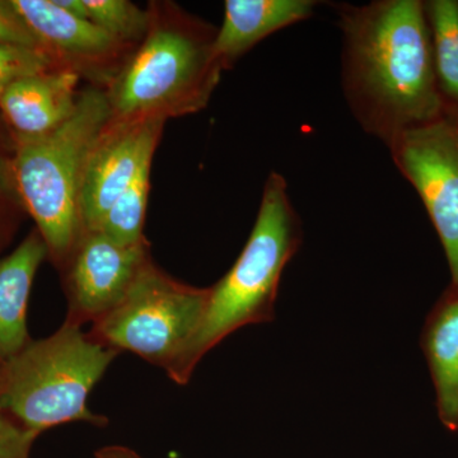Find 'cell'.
<instances>
[{
	"label": "cell",
	"mask_w": 458,
	"mask_h": 458,
	"mask_svg": "<svg viewBox=\"0 0 458 458\" xmlns=\"http://www.w3.org/2000/svg\"><path fill=\"white\" fill-rule=\"evenodd\" d=\"M342 84L364 131L390 146L445 111L434 71L424 2L376 0L339 4Z\"/></svg>",
	"instance_id": "1"
},
{
	"label": "cell",
	"mask_w": 458,
	"mask_h": 458,
	"mask_svg": "<svg viewBox=\"0 0 458 458\" xmlns=\"http://www.w3.org/2000/svg\"><path fill=\"white\" fill-rule=\"evenodd\" d=\"M143 41L107 87L111 123L182 117L204 110L221 82L218 29L172 2L148 4Z\"/></svg>",
	"instance_id": "2"
},
{
	"label": "cell",
	"mask_w": 458,
	"mask_h": 458,
	"mask_svg": "<svg viewBox=\"0 0 458 458\" xmlns=\"http://www.w3.org/2000/svg\"><path fill=\"white\" fill-rule=\"evenodd\" d=\"M302 222L278 172L265 181L251 234L233 267L209 288L197 335L172 370L174 384L186 385L199 364L225 337L249 325L276 318L280 279L302 245Z\"/></svg>",
	"instance_id": "3"
},
{
	"label": "cell",
	"mask_w": 458,
	"mask_h": 458,
	"mask_svg": "<svg viewBox=\"0 0 458 458\" xmlns=\"http://www.w3.org/2000/svg\"><path fill=\"white\" fill-rule=\"evenodd\" d=\"M110 119L106 90L89 86L81 89L77 106L64 123L38 137H16L12 165L18 195L59 271L83 236L84 174Z\"/></svg>",
	"instance_id": "4"
},
{
	"label": "cell",
	"mask_w": 458,
	"mask_h": 458,
	"mask_svg": "<svg viewBox=\"0 0 458 458\" xmlns=\"http://www.w3.org/2000/svg\"><path fill=\"white\" fill-rule=\"evenodd\" d=\"M119 354L64 322L0 369V406L38 436L74 421L106 427L108 419L90 411L87 403Z\"/></svg>",
	"instance_id": "5"
},
{
	"label": "cell",
	"mask_w": 458,
	"mask_h": 458,
	"mask_svg": "<svg viewBox=\"0 0 458 458\" xmlns=\"http://www.w3.org/2000/svg\"><path fill=\"white\" fill-rule=\"evenodd\" d=\"M209 288L172 278L149 261L122 303L95 322L93 339L114 351L134 352L170 375L197 335Z\"/></svg>",
	"instance_id": "6"
},
{
	"label": "cell",
	"mask_w": 458,
	"mask_h": 458,
	"mask_svg": "<svg viewBox=\"0 0 458 458\" xmlns=\"http://www.w3.org/2000/svg\"><path fill=\"white\" fill-rule=\"evenodd\" d=\"M397 170L414 186L458 285V120L451 114L401 134L387 147Z\"/></svg>",
	"instance_id": "7"
},
{
	"label": "cell",
	"mask_w": 458,
	"mask_h": 458,
	"mask_svg": "<svg viewBox=\"0 0 458 458\" xmlns=\"http://www.w3.org/2000/svg\"><path fill=\"white\" fill-rule=\"evenodd\" d=\"M149 261L152 256L147 240L123 246L102 232H84L60 270L68 300L65 322L82 327L104 318L122 303Z\"/></svg>",
	"instance_id": "8"
},
{
	"label": "cell",
	"mask_w": 458,
	"mask_h": 458,
	"mask_svg": "<svg viewBox=\"0 0 458 458\" xmlns=\"http://www.w3.org/2000/svg\"><path fill=\"white\" fill-rule=\"evenodd\" d=\"M18 13L59 64L106 89L135 47L95 23L57 7L54 0H11Z\"/></svg>",
	"instance_id": "9"
},
{
	"label": "cell",
	"mask_w": 458,
	"mask_h": 458,
	"mask_svg": "<svg viewBox=\"0 0 458 458\" xmlns=\"http://www.w3.org/2000/svg\"><path fill=\"white\" fill-rule=\"evenodd\" d=\"M165 122L111 123L99 135L84 174L80 199L83 231H96L140 168L153 161Z\"/></svg>",
	"instance_id": "10"
},
{
	"label": "cell",
	"mask_w": 458,
	"mask_h": 458,
	"mask_svg": "<svg viewBox=\"0 0 458 458\" xmlns=\"http://www.w3.org/2000/svg\"><path fill=\"white\" fill-rule=\"evenodd\" d=\"M81 77L55 69L12 83L0 98V110L16 137H38L64 123L77 106Z\"/></svg>",
	"instance_id": "11"
},
{
	"label": "cell",
	"mask_w": 458,
	"mask_h": 458,
	"mask_svg": "<svg viewBox=\"0 0 458 458\" xmlns=\"http://www.w3.org/2000/svg\"><path fill=\"white\" fill-rule=\"evenodd\" d=\"M318 5L315 0H227L214 44L223 69L273 33L311 17Z\"/></svg>",
	"instance_id": "12"
},
{
	"label": "cell",
	"mask_w": 458,
	"mask_h": 458,
	"mask_svg": "<svg viewBox=\"0 0 458 458\" xmlns=\"http://www.w3.org/2000/svg\"><path fill=\"white\" fill-rule=\"evenodd\" d=\"M420 346L439 420L450 432H458V285L450 284L428 313Z\"/></svg>",
	"instance_id": "13"
},
{
	"label": "cell",
	"mask_w": 458,
	"mask_h": 458,
	"mask_svg": "<svg viewBox=\"0 0 458 458\" xmlns=\"http://www.w3.org/2000/svg\"><path fill=\"white\" fill-rule=\"evenodd\" d=\"M49 256L38 229L0 260V369L31 343L27 330V307L33 279Z\"/></svg>",
	"instance_id": "14"
},
{
	"label": "cell",
	"mask_w": 458,
	"mask_h": 458,
	"mask_svg": "<svg viewBox=\"0 0 458 458\" xmlns=\"http://www.w3.org/2000/svg\"><path fill=\"white\" fill-rule=\"evenodd\" d=\"M434 71L447 114L458 116V0H426Z\"/></svg>",
	"instance_id": "15"
},
{
	"label": "cell",
	"mask_w": 458,
	"mask_h": 458,
	"mask_svg": "<svg viewBox=\"0 0 458 458\" xmlns=\"http://www.w3.org/2000/svg\"><path fill=\"white\" fill-rule=\"evenodd\" d=\"M152 162H148L140 168L129 188L114 201L99 227L96 229L119 245H138L147 240L143 229L149 197Z\"/></svg>",
	"instance_id": "16"
},
{
	"label": "cell",
	"mask_w": 458,
	"mask_h": 458,
	"mask_svg": "<svg viewBox=\"0 0 458 458\" xmlns=\"http://www.w3.org/2000/svg\"><path fill=\"white\" fill-rule=\"evenodd\" d=\"M89 20L123 44L137 47L146 38L148 9L129 0H84Z\"/></svg>",
	"instance_id": "17"
},
{
	"label": "cell",
	"mask_w": 458,
	"mask_h": 458,
	"mask_svg": "<svg viewBox=\"0 0 458 458\" xmlns=\"http://www.w3.org/2000/svg\"><path fill=\"white\" fill-rule=\"evenodd\" d=\"M55 69L65 68L44 47L0 44V98L12 83Z\"/></svg>",
	"instance_id": "18"
},
{
	"label": "cell",
	"mask_w": 458,
	"mask_h": 458,
	"mask_svg": "<svg viewBox=\"0 0 458 458\" xmlns=\"http://www.w3.org/2000/svg\"><path fill=\"white\" fill-rule=\"evenodd\" d=\"M38 434L21 426L0 406V458H31Z\"/></svg>",
	"instance_id": "19"
},
{
	"label": "cell",
	"mask_w": 458,
	"mask_h": 458,
	"mask_svg": "<svg viewBox=\"0 0 458 458\" xmlns=\"http://www.w3.org/2000/svg\"><path fill=\"white\" fill-rule=\"evenodd\" d=\"M0 44L42 47L40 40L18 13L11 0H0Z\"/></svg>",
	"instance_id": "20"
},
{
	"label": "cell",
	"mask_w": 458,
	"mask_h": 458,
	"mask_svg": "<svg viewBox=\"0 0 458 458\" xmlns=\"http://www.w3.org/2000/svg\"><path fill=\"white\" fill-rule=\"evenodd\" d=\"M13 156L9 158L2 152L0 146V245L9 231V205H11L13 189H16L13 176Z\"/></svg>",
	"instance_id": "21"
},
{
	"label": "cell",
	"mask_w": 458,
	"mask_h": 458,
	"mask_svg": "<svg viewBox=\"0 0 458 458\" xmlns=\"http://www.w3.org/2000/svg\"><path fill=\"white\" fill-rule=\"evenodd\" d=\"M95 458H143L125 445H106L95 452Z\"/></svg>",
	"instance_id": "22"
},
{
	"label": "cell",
	"mask_w": 458,
	"mask_h": 458,
	"mask_svg": "<svg viewBox=\"0 0 458 458\" xmlns=\"http://www.w3.org/2000/svg\"><path fill=\"white\" fill-rule=\"evenodd\" d=\"M54 3L68 13L73 14L75 17L89 20V12H87L86 3L84 0H54Z\"/></svg>",
	"instance_id": "23"
},
{
	"label": "cell",
	"mask_w": 458,
	"mask_h": 458,
	"mask_svg": "<svg viewBox=\"0 0 458 458\" xmlns=\"http://www.w3.org/2000/svg\"><path fill=\"white\" fill-rule=\"evenodd\" d=\"M456 117H457V120H458V116H456Z\"/></svg>",
	"instance_id": "24"
}]
</instances>
